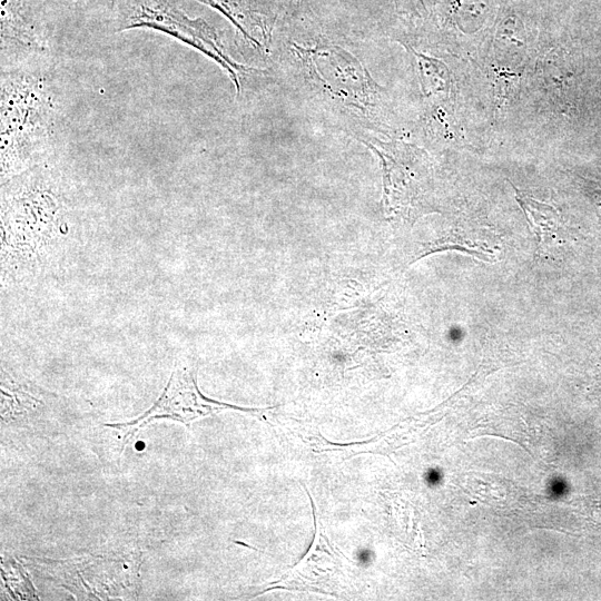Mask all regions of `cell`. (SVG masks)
I'll return each mask as SVG.
<instances>
[{
  "label": "cell",
  "mask_w": 601,
  "mask_h": 601,
  "mask_svg": "<svg viewBox=\"0 0 601 601\" xmlns=\"http://www.w3.org/2000/svg\"><path fill=\"white\" fill-rule=\"evenodd\" d=\"M227 408L260 412L259 408H245L205 397L196 383V368L181 362L176 364L161 396L149 410L132 421L107 426L124 431L126 443L139 428L155 418L168 417L188 425L195 420Z\"/></svg>",
  "instance_id": "cell-6"
},
{
  "label": "cell",
  "mask_w": 601,
  "mask_h": 601,
  "mask_svg": "<svg viewBox=\"0 0 601 601\" xmlns=\"http://www.w3.org/2000/svg\"><path fill=\"white\" fill-rule=\"evenodd\" d=\"M67 3H71V4H81V6H87V4H92V3H108L110 0H62Z\"/></svg>",
  "instance_id": "cell-13"
},
{
  "label": "cell",
  "mask_w": 601,
  "mask_h": 601,
  "mask_svg": "<svg viewBox=\"0 0 601 601\" xmlns=\"http://www.w3.org/2000/svg\"><path fill=\"white\" fill-rule=\"evenodd\" d=\"M453 20L463 29H477L489 16L491 0H449Z\"/></svg>",
  "instance_id": "cell-11"
},
{
  "label": "cell",
  "mask_w": 601,
  "mask_h": 601,
  "mask_svg": "<svg viewBox=\"0 0 601 601\" xmlns=\"http://www.w3.org/2000/svg\"><path fill=\"white\" fill-rule=\"evenodd\" d=\"M107 6L114 31L145 28L171 36L218 63L229 75L238 96L244 81L260 72L235 61L217 30L203 18L188 16L177 0H110Z\"/></svg>",
  "instance_id": "cell-3"
},
{
  "label": "cell",
  "mask_w": 601,
  "mask_h": 601,
  "mask_svg": "<svg viewBox=\"0 0 601 601\" xmlns=\"http://www.w3.org/2000/svg\"><path fill=\"white\" fill-rule=\"evenodd\" d=\"M223 14L242 39L258 51H268L286 0H196Z\"/></svg>",
  "instance_id": "cell-8"
},
{
  "label": "cell",
  "mask_w": 601,
  "mask_h": 601,
  "mask_svg": "<svg viewBox=\"0 0 601 601\" xmlns=\"http://www.w3.org/2000/svg\"><path fill=\"white\" fill-rule=\"evenodd\" d=\"M515 198L538 238L539 247L550 244L562 227L560 215L550 205L540 203L514 187Z\"/></svg>",
  "instance_id": "cell-10"
},
{
  "label": "cell",
  "mask_w": 601,
  "mask_h": 601,
  "mask_svg": "<svg viewBox=\"0 0 601 601\" xmlns=\"http://www.w3.org/2000/svg\"><path fill=\"white\" fill-rule=\"evenodd\" d=\"M380 158L383 171L384 214L390 219L413 223L434 210V179L427 152L414 145L356 136Z\"/></svg>",
  "instance_id": "cell-4"
},
{
  "label": "cell",
  "mask_w": 601,
  "mask_h": 601,
  "mask_svg": "<svg viewBox=\"0 0 601 601\" xmlns=\"http://www.w3.org/2000/svg\"><path fill=\"white\" fill-rule=\"evenodd\" d=\"M397 10H406L412 3L424 6L423 0H394Z\"/></svg>",
  "instance_id": "cell-12"
},
{
  "label": "cell",
  "mask_w": 601,
  "mask_h": 601,
  "mask_svg": "<svg viewBox=\"0 0 601 601\" xmlns=\"http://www.w3.org/2000/svg\"><path fill=\"white\" fill-rule=\"evenodd\" d=\"M307 494L313 506L315 522L313 542L298 563H296L279 580L267 584L259 593L270 589H287L332 597H345L351 594L353 585V565L351 561L331 543L323 523L317 518V510L308 491Z\"/></svg>",
  "instance_id": "cell-5"
},
{
  "label": "cell",
  "mask_w": 601,
  "mask_h": 601,
  "mask_svg": "<svg viewBox=\"0 0 601 601\" xmlns=\"http://www.w3.org/2000/svg\"><path fill=\"white\" fill-rule=\"evenodd\" d=\"M404 46L414 57L425 101L432 109L446 102L452 91V78L447 66L436 58L414 50L408 43Z\"/></svg>",
  "instance_id": "cell-9"
},
{
  "label": "cell",
  "mask_w": 601,
  "mask_h": 601,
  "mask_svg": "<svg viewBox=\"0 0 601 601\" xmlns=\"http://www.w3.org/2000/svg\"><path fill=\"white\" fill-rule=\"evenodd\" d=\"M1 69L46 59L49 43L33 0H1Z\"/></svg>",
  "instance_id": "cell-7"
},
{
  "label": "cell",
  "mask_w": 601,
  "mask_h": 601,
  "mask_svg": "<svg viewBox=\"0 0 601 601\" xmlns=\"http://www.w3.org/2000/svg\"><path fill=\"white\" fill-rule=\"evenodd\" d=\"M46 63L1 69L2 179L37 165L59 140L62 108Z\"/></svg>",
  "instance_id": "cell-2"
},
{
  "label": "cell",
  "mask_w": 601,
  "mask_h": 601,
  "mask_svg": "<svg viewBox=\"0 0 601 601\" xmlns=\"http://www.w3.org/2000/svg\"><path fill=\"white\" fill-rule=\"evenodd\" d=\"M296 73L309 96L354 130L391 128L387 91L371 77L349 51L322 35L298 42L289 40Z\"/></svg>",
  "instance_id": "cell-1"
}]
</instances>
